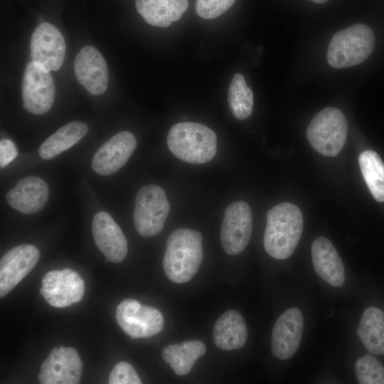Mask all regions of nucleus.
<instances>
[{
	"mask_svg": "<svg viewBox=\"0 0 384 384\" xmlns=\"http://www.w3.org/2000/svg\"><path fill=\"white\" fill-rule=\"evenodd\" d=\"M203 238L200 232L178 228L169 236L163 258L164 270L176 284L189 282L203 260Z\"/></svg>",
	"mask_w": 384,
	"mask_h": 384,
	"instance_id": "f257e3e1",
	"label": "nucleus"
},
{
	"mask_svg": "<svg viewBox=\"0 0 384 384\" xmlns=\"http://www.w3.org/2000/svg\"><path fill=\"white\" fill-rule=\"evenodd\" d=\"M303 231L300 209L291 203L276 205L267 213L264 247L273 258L285 260L294 252Z\"/></svg>",
	"mask_w": 384,
	"mask_h": 384,
	"instance_id": "f03ea898",
	"label": "nucleus"
},
{
	"mask_svg": "<svg viewBox=\"0 0 384 384\" xmlns=\"http://www.w3.org/2000/svg\"><path fill=\"white\" fill-rule=\"evenodd\" d=\"M167 145L176 157L185 162L206 164L216 154L217 135L205 124L182 122L170 129Z\"/></svg>",
	"mask_w": 384,
	"mask_h": 384,
	"instance_id": "7ed1b4c3",
	"label": "nucleus"
},
{
	"mask_svg": "<svg viewBox=\"0 0 384 384\" xmlns=\"http://www.w3.org/2000/svg\"><path fill=\"white\" fill-rule=\"evenodd\" d=\"M375 46V36L365 24L352 25L336 32L327 50L329 65L341 69L363 62L371 54Z\"/></svg>",
	"mask_w": 384,
	"mask_h": 384,
	"instance_id": "20e7f679",
	"label": "nucleus"
},
{
	"mask_svg": "<svg viewBox=\"0 0 384 384\" xmlns=\"http://www.w3.org/2000/svg\"><path fill=\"white\" fill-rule=\"evenodd\" d=\"M348 123L343 113L335 107H326L312 119L306 129L311 146L324 156L339 154L345 145Z\"/></svg>",
	"mask_w": 384,
	"mask_h": 384,
	"instance_id": "39448f33",
	"label": "nucleus"
},
{
	"mask_svg": "<svg viewBox=\"0 0 384 384\" xmlns=\"http://www.w3.org/2000/svg\"><path fill=\"white\" fill-rule=\"evenodd\" d=\"M170 206L164 190L157 185H147L138 191L134 210V223L139 235L159 234L169 215Z\"/></svg>",
	"mask_w": 384,
	"mask_h": 384,
	"instance_id": "423d86ee",
	"label": "nucleus"
},
{
	"mask_svg": "<svg viewBox=\"0 0 384 384\" xmlns=\"http://www.w3.org/2000/svg\"><path fill=\"white\" fill-rule=\"evenodd\" d=\"M116 319L121 329L132 338L154 336L164 327V316L159 309L132 299H124L119 304Z\"/></svg>",
	"mask_w": 384,
	"mask_h": 384,
	"instance_id": "0eeeda50",
	"label": "nucleus"
},
{
	"mask_svg": "<svg viewBox=\"0 0 384 384\" xmlns=\"http://www.w3.org/2000/svg\"><path fill=\"white\" fill-rule=\"evenodd\" d=\"M252 230V215L249 205L244 201L230 204L225 209L221 229L220 241L229 255L240 254L247 245Z\"/></svg>",
	"mask_w": 384,
	"mask_h": 384,
	"instance_id": "6e6552de",
	"label": "nucleus"
},
{
	"mask_svg": "<svg viewBox=\"0 0 384 384\" xmlns=\"http://www.w3.org/2000/svg\"><path fill=\"white\" fill-rule=\"evenodd\" d=\"M55 85L49 71L30 62L22 80L24 108L34 114H43L51 108L55 98Z\"/></svg>",
	"mask_w": 384,
	"mask_h": 384,
	"instance_id": "1a4fd4ad",
	"label": "nucleus"
},
{
	"mask_svg": "<svg viewBox=\"0 0 384 384\" xmlns=\"http://www.w3.org/2000/svg\"><path fill=\"white\" fill-rule=\"evenodd\" d=\"M85 283L79 274L71 269L52 270L42 279L40 293L46 302L57 308L67 307L83 297Z\"/></svg>",
	"mask_w": 384,
	"mask_h": 384,
	"instance_id": "9d476101",
	"label": "nucleus"
},
{
	"mask_svg": "<svg viewBox=\"0 0 384 384\" xmlns=\"http://www.w3.org/2000/svg\"><path fill=\"white\" fill-rule=\"evenodd\" d=\"M32 62L48 71L59 70L64 61L65 42L60 31L48 22L33 31L30 43Z\"/></svg>",
	"mask_w": 384,
	"mask_h": 384,
	"instance_id": "9b49d317",
	"label": "nucleus"
},
{
	"mask_svg": "<svg viewBox=\"0 0 384 384\" xmlns=\"http://www.w3.org/2000/svg\"><path fill=\"white\" fill-rule=\"evenodd\" d=\"M82 363L72 347H54L41 365L38 379L43 384L79 383Z\"/></svg>",
	"mask_w": 384,
	"mask_h": 384,
	"instance_id": "f8f14e48",
	"label": "nucleus"
},
{
	"mask_svg": "<svg viewBox=\"0 0 384 384\" xmlns=\"http://www.w3.org/2000/svg\"><path fill=\"white\" fill-rule=\"evenodd\" d=\"M38 249L23 244L9 250L0 261V297L9 294L36 265Z\"/></svg>",
	"mask_w": 384,
	"mask_h": 384,
	"instance_id": "ddd939ff",
	"label": "nucleus"
},
{
	"mask_svg": "<svg viewBox=\"0 0 384 384\" xmlns=\"http://www.w3.org/2000/svg\"><path fill=\"white\" fill-rule=\"evenodd\" d=\"M303 327V315L298 308L292 307L284 311L272 329V354L281 360L292 358L299 347Z\"/></svg>",
	"mask_w": 384,
	"mask_h": 384,
	"instance_id": "4468645a",
	"label": "nucleus"
},
{
	"mask_svg": "<svg viewBox=\"0 0 384 384\" xmlns=\"http://www.w3.org/2000/svg\"><path fill=\"white\" fill-rule=\"evenodd\" d=\"M136 146L137 140L132 132L122 131L116 134L95 152L92 169L102 176L114 174L128 161Z\"/></svg>",
	"mask_w": 384,
	"mask_h": 384,
	"instance_id": "2eb2a0df",
	"label": "nucleus"
},
{
	"mask_svg": "<svg viewBox=\"0 0 384 384\" xmlns=\"http://www.w3.org/2000/svg\"><path fill=\"white\" fill-rule=\"evenodd\" d=\"M74 68L78 81L90 94L100 95L106 91L109 80L107 65L96 48H82L75 56Z\"/></svg>",
	"mask_w": 384,
	"mask_h": 384,
	"instance_id": "dca6fc26",
	"label": "nucleus"
},
{
	"mask_svg": "<svg viewBox=\"0 0 384 384\" xmlns=\"http://www.w3.org/2000/svg\"><path fill=\"white\" fill-rule=\"evenodd\" d=\"M92 232L95 245L106 261L119 263L124 260L128 250L127 239L109 213L101 211L95 214Z\"/></svg>",
	"mask_w": 384,
	"mask_h": 384,
	"instance_id": "f3484780",
	"label": "nucleus"
},
{
	"mask_svg": "<svg viewBox=\"0 0 384 384\" xmlns=\"http://www.w3.org/2000/svg\"><path fill=\"white\" fill-rule=\"evenodd\" d=\"M49 190L39 177L28 176L20 180L6 194L10 206L26 214L38 213L46 206Z\"/></svg>",
	"mask_w": 384,
	"mask_h": 384,
	"instance_id": "a211bd4d",
	"label": "nucleus"
},
{
	"mask_svg": "<svg viewBox=\"0 0 384 384\" xmlns=\"http://www.w3.org/2000/svg\"><path fill=\"white\" fill-rule=\"evenodd\" d=\"M311 258L317 275L330 285L339 287L345 282V268L336 248L325 237L316 238L311 245Z\"/></svg>",
	"mask_w": 384,
	"mask_h": 384,
	"instance_id": "6ab92c4d",
	"label": "nucleus"
},
{
	"mask_svg": "<svg viewBox=\"0 0 384 384\" xmlns=\"http://www.w3.org/2000/svg\"><path fill=\"white\" fill-rule=\"evenodd\" d=\"M213 333L215 345L224 351L241 348L247 338L245 321L235 310L223 313L216 321Z\"/></svg>",
	"mask_w": 384,
	"mask_h": 384,
	"instance_id": "aec40b11",
	"label": "nucleus"
},
{
	"mask_svg": "<svg viewBox=\"0 0 384 384\" xmlns=\"http://www.w3.org/2000/svg\"><path fill=\"white\" fill-rule=\"evenodd\" d=\"M138 13L154 26L166 28L181 18L188 6V0H135Z\"/></svg>",
	"mask_w": 384,
	"mask_h": 384,
	"instance_id": "412c9836",
	"label": "nucleus"
},
{
	"mask_svg": "<svg viewBox=\"0 0 384 384\" xmlns=\"http://www.w3.org/2000/svg\"><path fill=\"white\" fill-rule=\"evenodd\" d=\"M206 351V347L202 341H187L164 347L161 356L176 375H185Z\"/></svg>",
	"mask_w": 384,
	"mask_h": 384,
	"instance_id": "4be33fe9",
	"label": "nucleus"
},
{
	"mask_svg": "<svg viewBox=\"0 0 384 384\" xmlns=\"http://www.w3.org/2000/svg\"><path fill=\"white\" fill-rule=\"evenodd\" d=\"M357 334L366 348L373 354L384 355V313L377 307L363 311Z\"/></svg>",
	"mask_w": 384,
	"mask_h": 384,
	"instance_id": "5701e85b",
	"label": "nucleus"
},
{
	"mask_svg": "<svg viewBox=\"0 0 384 384\" xmlns=\"http://www.w3.org/2000/svg\"><path fill=\"white\" fill-rule=\"evenodd\" d=\"M84 122H72L47 138L41 145L38 153L45 160L51 159L78 143L87 132Z\"/></svg>",
	"mask_w": 384,
	"mask_h": 384,
	"instance_id": "b1692460",
	"label": "nucleus"
},
{
	"mask_svg": "<svg viewBox=\"0 0 384 384\" xmlns=\"http://www.w3.org/2000/svg\"><path fill=\"white\" fill-rule=\"evenodd\" d=\"M359 166L365 182L373 197L384 202V163L373 150L363 151L358 158Z\"/></svg>",
	"mask_w": 384,
	"mask_h": 384,
	"instance_id": "393cba45",
	"label": "nucleus"
},
{
	"mask_svg": "<svg viewBox=\"0 0 384 384\" xmlns=\"http://www.w3.org/2000/svg\"><path fill=\"white\" fill-rule=\"evenodd\" d=\"M253 92L244 76L235 73L228 87V103L233 115L239 120L248 118L253 109Z\"/></svg>",
	"mask_w": 384,
	"mask_h": 384,
	"instance_id": "a878e982",
	"label": "nucleus"
},
{
	"mask_svg": "<svg viewBox=\"0 0 384 384\" xmlns=\"http://www.w3.org/2000/svg\"><path fill=\"white\" fill-rule=\"evenodd\" d=\"M355 373L360 384H384V368L371 355L366 354L356 361Z\"/></svg>",
	"mask_w": 384,
	"mask_h": 384,
	"instance_id": "bb28decb",
	"label": "nucleus"
},
{
	"mask_svg": "<svg viewBox=\"0 0 384 384\" xmlns=\"http://www.w3.org/2000/svg\"><path fill=\"white\" fill-rule=\"evenodd\" d=\"M235 0H196L197 14L204 19H213L227 11Z\"/></svg>",
	"mask_w": 384,
	"mask_h": 384,
	"instance_id": "cd10ccee",
	"label": "nucleus"
},
{
	"mask_svg": "<svg viewBox=\"0 0 384 384\" xmlns=\"http://www.w3.org/2000/svg\"><path fill=\"white\" fill-rule=\"evenodd\" d=\"M108 383L110 384H141L142 380L130 363L121 361L112 368Z\"/></svg>",
	"mask_w": 384,
	"mask_h": 384,
	"instance_id": "c85d7f7f",
	"label": "nucleus"
},
{
	"mask_svg": "<svg viewBox=\"0 0 384 384\" xmlns=\"http://www.w3.org/2000/svg\"><path fill=\"white\" fill-rule=\"evenodd\" d=\"M18 155L15 144L9 139H4L0 142V166L4 168L11 162Z\"/></svg>",
	"mask_w": 384,
	"mask_h": 384,
	"instance_id": "c756f323",
	"label": "nucleus"
},
{
	"mask_svg": "<svg viewBox=\"0 0 384 384\" xmlns=\"http://www.w3.org/2000/svg\"><path fill=\"white\" fill-rule=\"evenodd\" d=\"M310 1H313V2H314V3H316V4H321L326 3V2L328 1L329 0H310Z\"/></svg>",
	"mask_w": 384,
	"mask_h": 384,
	"instance_id": "7c9ffc66",
	"label": "nucleus"
}]
</instances>
